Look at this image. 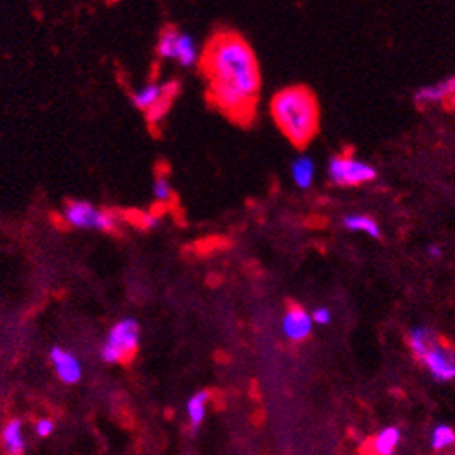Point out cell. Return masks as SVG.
<instances>
[{
  "instance_id": "7",
  "label": "cell",
  "mask_w": 455,
  "mask_h": 455,
  "mask_svg": "<svg viewBox=\"0 0 455 455\" xmlns=\"http://www.w3.org/2000/svg\"><path fill=\"white\" fill-rule=\"evenodd\" d=\"M174 91H176L174 86H160V84L151 82L136 91L133 95V103L138 107L140 111L147 113L149 120L156 122L167 111V106L174 96Z\"/></svg>"
},
{
  "instance_id": "13",
  "label": "cell",
  "mask_w": 455,
  "mask_h": 455,
  "mask_svg": "<svg viewBox=\"0 0 455 455\" xmlns=\"http://www.w3.org/2000/svg\"><path fill=\"white\" fill-rule=\"evenodd\" d=\"M292 180L300 189H308L316 176V165L308 156H300L292 162Z\"/></svg>"
},
{
  "instance_id": "23",
  "label": "cell",
  "mask_w": 455,
  "mask_h": 455,
  "mask_svg": "<svg viewBox=\"0 0 455 455\" xmlns=\"http://www.w3.org/2000/svg\"><path fill=\"white\" fill-rule=\"evenodd\" d=\"M428 254H430L432 258H439V256H441V247L430 245L428 247Z\"/></svg>"
},
{
  "instance_id": "10",
  "label": "cell",
  "mask_w": 455,
  "mask_h": 455,
  "mask_svg": "<svg viewBox=\"0 0 455 455\" xmlns=\"http://www.w3.org/2000/svg\"><path fill=\"white\" fill-rule=\"evenodd\" d=\"M50 359L53 363V369L57 372V376L60 378L62 383L66 385H77L82 378V365L77 359V356L69 352L66 349L60 347H53L50 350Z\"/></svg>"
},
{
  "instance_id": "14",
  "label": "cell",
  "mask_w": 455,
  "mask_h": 455,
  "mask_svg": "<svg viewBox=\"0 0 455 455\" xmlns=\"http://www.w3.org/2000/svg\"><path fill=\"white\" fill-rule=\"evenodd\" d=\"M343 227L354 232H365L370 238H381V229L372 216L366 214H349L343 218Z\"/></svg>"
},
{
  "instance_id": "6",
  "label": "cell",
  "mask_w": 455,
  "mask_h": 455,
  "mask_svg": "<svg viewBox=\"0 0 455 455\" xmlns=\"http://www.w3.org/2000/svg\"><path fill=\"white\" fill-rule=\"evenodd\" d=\"M158 55L162 58L176 60L184 67L194 66V62L198 60V50L193 37L174 28L164 29L158 40Z\"/></svg>"
},
{
  "instance_id": "5",
  "label": "cell",
  "mask_w": 455,
  "mask_h": 455,
  "mask_svg": "<svg viewBox=\"0 0 455 455\" xmlns=\"http://www.w3.org/2000/svg\"><path fill=\"white\" fill-rule=\"evenodd\" d=\"M328 178L330 181L339 187H356L361 184H369V181L376 180V169L366 162H361L354 156L337 155L330 158L328 162Z\"/></svg>"
},
{
  "instance_id": "19",
  "label": "cell",
  "mask_w": 455,
  "mask_h": 455,
  "mask_svg": "<svg viewBox=\"0 0 455 455\" xmlns=\"http://www.w3.org/2000/svg\"><path fill=\"white\" fill-rule=\"evenodd\" d=\"M152 194H155L156 200L162 201V203H167V201H171L172 187H171V181H169L167 174H158V176H156L155 185H152Z\"/></svg>"
},
{
  "instance_id": "12",
  "label": "cell",
  "mask_w": 455,
  "mask_h": 455,
  "mask_svg": "<svg viewBox=\"0 0 455 455\" xmlns=\"http://www.w3.org/2000/svg\"><path fill=\"white\" fill-rule=\"evenodd\" d=\"M435 339H437V336H435L434 330L430 327H425V325H417V327L410 328V332H408V347L417 359L425 356L428 347Z\"/></svg>"
},
{
  "instance_id": "18",
  "label": "cell",
  "mask_w": 455,
  "mask_h": 455,
  "mask_svg": "<svg viewBox=\"0 0 455 455\" xmlns=\"http://www.w3.org/2000/svg\"><path fill=\"white\" fill-rule=\"evenodd\" d=\"M454 443H455L454 428L448 427V425H439V427L434 428V434H432V448L441 450V448H446Z\"/></svg>"
},
{
  "instance_id": "20",
  "label": "cell",
  "mask_w": 455,
  "mask_h": 455,
  "mask_svg": "<svg viewBox=\"0 0 455 455\" xmlns=\"http://www.w3.org/2000/svg\"><path fill=\"white\" fill-rule=\"evenodd\" d=\"M312 321L318 325H328L330 323V320H332V312L328 310L327 307H318L316 310L312 312Z\"/></svg>"
},
{
  "instance_id": "22",
  "label": "cell",
  "mask_w": 455,
  "mask_h": 455,
  "mask_svg": "<svg viewBox=\"0 0 455 455\" xmlns=\"http://www.w3.org/2000/svg\"><path fill=\"white\" fill-rule=\"evenodd\" d=\"M142 225H144V229H156L160 225V218L156 214H144L142 216Z\"/></svg>"
},
{
  "instance_id": "1",
  "label": "cell",
  "mask_w": 455,
  "mask_h": 455,
  "mask_svg": "<svg viewBox=\"0 0 455 455\" xmlns=\"http://www.w3.org/2000/svg\"><path fill=\"white\" fill-rule=\"evenodd\" d=\"M201 66L209 99L234 122L249 123L254 116L262 87L258 58L240 35L222 31L207 44Z\"/></svg>"
},
{
  "instance_id": "9",
  "label": "cell",
  "mask_w": 455,
  "mask_h": 455,
  "mask_svg": "<svg viewBox=\"0 0 455 455\" xmlns=\"http://www.w3.org/2000/svg\"><path fill=\"white\" fill-rule=\"evenodd\" d=\"M312 316L300 305H292L287 312H285L283 321H281V328L287 339L294 341V343H301L307 339L312 334Z\"/></svg>"
},
{
  "instance_id": "15",
  "label": "cell",
  "mask_w": 455,
  "mask_h": 455,
  "mask_svg": "<svg viewBox=\"0 0 455 455\" xmlns=\"http://www.w3.org/2000/svg\"><path fill=\"white\" fill-rule=\"evenodd\" d=\"M399 439H401V432L398 427H388L378 434V437L373 439L372 448L376 455H392L395 446H398Z\"/></svg>"
},
{
  "instance_id": "17",
  "label": "cell",
  "mask_w": 455,
  "mask_h": 455,
  "mask_svg": "<svg viewBox=\"0 0 455 455\" xmlns=\"http://www.w3.org/2000/svg\"><path fill=\"white\" fill-rule=\"evenodd\" d=\"M209 392L206 390H201L198 394H194L193 398L189 399L187 403V414H189L191 422H193V427H200L203 419H206V412H207V403H209Z\"/></svg>"
},
{
  "instance_id": "16",
  "label": "cell",
  "mask_w": 455,
  "mask_h": 455,
  "mask_svg": "<svg viewBox=\"0 0 455 455\" xmlns=\"http://www.w3.org/2000/svg\"><path fill=\"white\" fill-rule=\"evenodd\" d=\"M4 444L9 455H22L24 451L22 422L18 419H13L4 427Z\"/></svg>"
},
{
  "instance_id": "21",
  "label": "cell",
  "mask_w": 455,
  "mask_h": 455,
  "mask_svg": "<svg viewBox=\"0 0 455 455\" xmlns=\"http://www.w3.org/2000/svg\"><path fill=\"white\" fill-rule=\"evenodd\" d=\"M53 421L51 419H38L37 425H35V432H37L40 437H50L51 434H53Z\"/></svg>"
},
{
  "instance_id": "8",
  "label": "cell",
  "mask_w": 455,
  "mask_h": 455,
  "mask_svg": "<svg viewBox=\"0 0 455 455\" xmlns=\"http://www.w3.org/2000/svg\"><path fill=\"white\" fill-rule=\"evenodd\" d=\"M427 366L435 381H450L455 379V350L450 344H444L437 339L428 347L425 356L419 359Z\"/></svg>"
},
{
  "instance_id": "2",
  "label": "cell",
  "mask_w": 455,
  "mask_h": 455,
  "mask_svg": "<svg viewBox=\"0 0 455 455\" xmlns=\"http://www.w3.org/2000/svg\"><path fill=\"white\" fill-rule=\"evenodd\" d=\"M272 118L296 147H305L320 129V106L310 89L303 86L285 87L271 103Z\"/></svg>"
},
{
  "instance_id": "3",
  "label": "cell",
  "mask_w": 455,
  "mask_h": 455,
  "mask_svg": "<svg viewBox=\"0 0 455 455\" xmlns=\"http://www.w3.org/2000/svg\"><path fill=\"white\" fill-rule=\"evenodd\" d=\"M140 344V325L133 318L116 321L111 327L102 344L100 356L107 363H120L125 361L138 350Z\"/></svg>"
},
{
  "instance_id": "4",
  "label": "cell",
  "mask_w": 455,
  "mask_h": 455,
  "mask_svg": "<svg viewBox=\"0 0 455 455\" xmlns=\"http://www.w3.org/2000/svg\"><path fill=\"white\" fill-rule=\"evenodd\" d=\"M62 218L67 225L77 227V229L113 230L116 227L115 214L84 200L67 201Z\"/></svg>"
},
{
  "instance_id": "11",
  "label": "cell",
  "mask_w": 455,
  "mask_h": 455,
  "mask_svg": "<svg viewBox=\"0 0 455 455\" xmlns=\"http://www.w3.org/2000/svg\"><path fill=\"white\" fill-rule=\"evenodd\" d=\"M455 95V77H448L432 84V86H422L415 93V100L422 103H439L443 100Z\"/></svg>"
}]
</instances>
